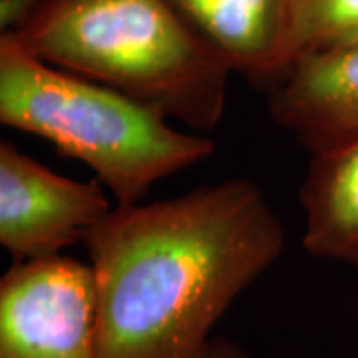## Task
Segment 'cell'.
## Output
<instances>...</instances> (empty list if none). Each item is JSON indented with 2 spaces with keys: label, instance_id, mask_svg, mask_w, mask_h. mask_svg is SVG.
I'll return each instance as SVG.
<instances>
[{
  "label": "cell",
  "instance_id": "2",
  "mask_svg": "<svg viewBox=\"0 0 358 358\" xmlns=\"http://www.w3.org/2000/svg\"><path fill=\"white\" fill-rule=\"evenodd\" d=\"M8 36L199 134L225 114L233 70L167 0H44Z\"/></svg>",
  "mask_w": 358,
  "mask_h": 358
},
{
  "label": "cell",
  "instance_id": "7",
  "mask_svg": "<svg viewBox=\"0 0 358 358\" xmlns=\"http://www.w3.org/2000/svg\"><path fill=\"white\" fill-rule=\"evenodd\" d=\"M229 64L271 92L293 66L291 0H167Z\"/></svg>",
  "mask_w": 358,
  "mask_h": 358
},
{
  "label": "cell",
  "instance_id": "5",
  "mask_svg": "<svg viewBox=\"0 0 358 358\" xmlns=\"http://www.w3.org/2000/svg\"><path fill=\"white\" fill-rule=\"evenodd\" d=\"M98 179L78 181L0 141V245L14 263L60 257L115 207Z\"/></svg>",
  "mask_w": 358,
  "mask_h": 358
},
{
  "label": "cell",
  "instance_id": "9",
  "mask_svg": "<svg viewBox=\"0 0 358 358\" xmlns=\"http://www.w3.org/2000/svg\"><path fill=\"white\" fill-rule=\"evenodd\" d=\"M358 42V0H291L293 62Z\"/></svg>",
  "mask_w": 358,
  "mask_h": 358
},
{
  "label": "cell",
  "instance_id": "8",
  "mask_svg": "<svg viewBox=\"0 0 358 358\" xmlns=\"http://www.w3.org/2000/svg\"><path fill=\"white\" fill-rule=\"evenodd\" d=\"M299 201L308 255L358 268V140L310 154Z\"/></svg>",
  "mask_w": 358,
  "mask_h": 358
},
{
  "label": "cell",
  "instance_id": "6",
  "mask_svg": "<svg viewBox=\"0 0 358 358\" xmlns=\"http://www.w3.org/2000/svg\"><path fill=\"white\" fill-rule=\"evenodd\" d=\"M268 114L308 154L358 140V42L294 60L268 92Z\"/></svg>",
  "mask_w": 358,
  "mask_h": 358
},
{
  "label": "cell",
  "instance_id": "4",
  "mask_svg": "<svg viewBox=\"0 0 358 358\" xmlns=\"http://www.w3.org/2000/svg\"><path fill=\"white\" fill-rule=\"evenodd\" d=\"M0 358H102L90 265L60 255L2 275Z\"/></svg>",
  "mask_w": 358,
  "mask_h": 358
},
{
  "label": "cell",
  "instance_id": "10",
  "mask_svg": "<svg viewBox=\"0 0 358 358\" xmlns=\"http://www.w3.org/2000/svg\"><path fill=\"white\" fill-rule=\"evenodd\" d=\"M44 0H0V34H13Z\"/></svg>",
  "mask_w": 358,
  "mask_h": 358
},
{
  "label": "cell",
  "instance_id": "1",
  "mask_svg": "<svg viewBox=\"0 0 358 358\" xmlns=\"http://www.w3.org/2000/svg\"><path fill=\"white\" fill-rule=\"evenodd\" d=\"M285 243L281 217L251 179L115 205L84 239L100 357L195 358Z\"/></svg>",
  "mask_w": 358,
  "mask_h": 358
},
{
  "label": "cell",
  "instance_id": "11",
  "mask_svg": "<svg viewBox=\"0 0 358 358\" xmlns=\"http://www.w3.org/2000/svg\"><path fill=\"white\" fill-rule=\"evenodd\" d=\"M195 358H247V355L235 343L225 338H211Z\"/></svg>",
  "mask_w": 358,
  "mask_h": 358
},
{
  "label": "cell",
  "instance_id": "3",
  "mask_svg": "<svg viewBox=\"0 0 358 358\" xmlns=\"http://www.w3.org/2000/svg\"><path fill=\"white\" fill-rule=\"evenodd\" d=\"M0 122L88 166L115 205L141 203L162 179L215 152L203 134L124 92L60 70L0 34Z\"/></svg>",
  "mask_w": 358,
  "mask_h": 358
}]
</instances>
